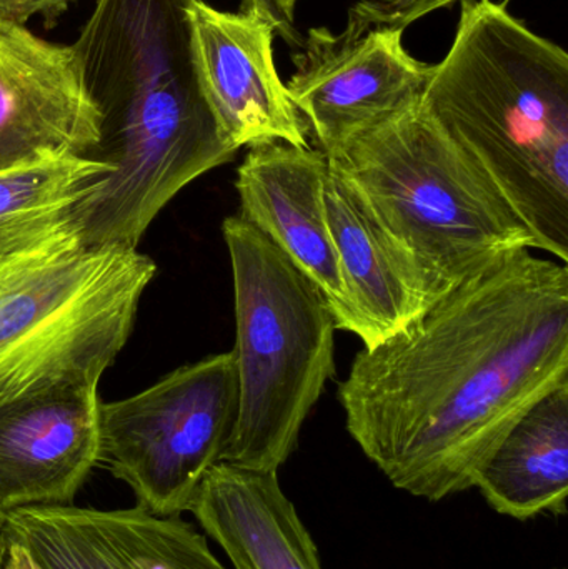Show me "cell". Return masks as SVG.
Wrapping results in <instances>:
<instances>
[{
  "instance_id": "1",
  "label": "cell",
  "mask_w": 568,
  "mask_h": 569,
  "mask_svg": "<svg viewBox=\"0 0 568 569\" xmlns=\"http://www.w3.org/2000/svg\"><path fill=\"white\" fill-rule=\"evenodd\" d=\"M568 385V269L516 253L353 358L347 430L399 490L427 501L474 488L517 421Z\"/></svg>"
},
{
  "instance_id": "2",
  "label": "cell",
  "mask_w": 568,
  "mask_h": 569,
  "mask_svg": "<svg viewBox=\"0 0 568 569\" xmlns=\"http://www.w3.org/2000/svg\"><path fill=\"white\" fill-rule=\"evenodd\" d=\"M113 167L79 212L83 246L137 247L167 203L237 150L197 82L183 0H97L72 43Z\"/></svg>"
},
{
  "instance_id": "3",
  "label": "cell",
  "mask_w": 568,
  "mask_h": 569,
  "mask_svg": "<svg viewBox=\"0 0 568 569\" xmlns=\"http://www.w3.org/2000/svg\"><path fill=\"white\" fill-rule=\"evenodd\" d=\"M422 103L536 237L568 260V53L507 2L462 0Z\"/></svg>"
},
{
  "instance_id": "4",
  "label": "cell",
  "mask_w": 568,
  "mask_h": 569,
  "mask_svg": "<svg viewBox=\"0 0 568 569\" xmlns=\"http://www.w3.org/2000/svg\"><path fill=\"white\" fill-rule=\"evenodd\" d=\"M327 160L409 267L427 308L516 253L539 249L422 102L353 137Z\"/></svg>"
},
{
  "instance_id": "5",
  "label": "cell",
  "mask_w": 568,
  "mask_h": 569,
  "mask_svg": "<svg viewBox=\"0 0 568 569\" xmlns=\"http://www.w3.org/2000/svg\"><path fill=\"white\" fill-rule=\"evenodd\" d=\"M236 303L237 415L220 461L279 471L336 375L326 298L256 227L227 217Z\"/></svg>"
},
{
  "instance_id": "6",
  "label": "cell",
  "mask_w": 568,
  "mask_h": 569,
  "mask_svg": "<svg viewBox=\"0 0 568 569\" xmlns=\"http://www.w3.org/2000/svg\"><path fill=\"white\" fill-rule=\"evenodd\" d=\"M157 267L137 247H77L0 273V405L99 385Z\"/></svg>"
},
{
  "instance_id": "7",
  "label": "cell",
  "mask_w": 568,
  "mask_h": 569,
  "mask_svg": "<svg viewBox=\"0 0 568 569\" xmlns=\"http://www.w3.org/2000/svg\"><path fill=\"white\" fill-rule=\"evenodd\" d=\"M232 351L183 365L152 387L100 403V453L140 507L159 517L190 511L222 458L237 415Z\"/></svg>"
},
{
  "instance_id": "8",
  "label": "cell",
  "mask_w": 568,
  "mask_h": 569,
  "mask_svg": "<svg viewBox=\"0 0 568 569\" xmlns=\"http://www.w3.org/2000/svg\"><path fill=\"white\" fill-rule=\"evenodd\" d=\"M286 83L326 157L370 127L422 102L434 63L403 46V30L347 20L340 33L312 27L292 56Z\"/></svg>"
},
{
  "instance_id": "9",
  "label": "cell",
  "mask_w": 568,
  "mask_h": 569,
  "mask_svg": "<svg viewBox=\"0 0 568 569\" xmlns=\"http://www.w3.org/2000/svg\"><path fill=\"white\" fill-rule=\"evenodd\" d=\"M197 82L220 137L242 147H309V127L290 100L273 57L276 27L253 12L183 0Z\"/></svg>"
},
{
  "instance_id": "10",
  "label": "cell",
  "mask_w": 568,
  "mask_h": 569,
  "mask_svg": "<svg viewBox=\"0 0 568 569\" xmlns=\"http://www.w3.org/2000/svg\"><path fill=\"white\" fill-rule=\"evenodd\" d=\"M102 113L72 43L0 23V170L60 153L92 156Z\"/></svg>"
},
{
  "instance_id": "11",
  "label": "cell",
  "mask_w": 568,
  "mask_h": 569,
  "mask_svg": "<svg viewBox=\"0 0 568 569\" xmlns=\"http://www.w3.org/2000/svg\"><path fill=\"white\" fill-rule=\"evenodd\" d=\"M329 173L326 153L310 146L272 142L250 147L237 169L239 216L319 288L337 330L353 333L356 311L327 217Z\"/></svg>"
},
{
  "instance_id": "12",
  "label": "cell",
  "mask_w": 568,
  "mask_h": 569,
  "mask_svg": "<svg viewBox=\"0 0 568 569\" xmlns=\"http://www.w3.org/2000/svg\"><path fill=\"white\" fill-rule=\"evenodd\" d=\"M9 540L39 569H226L179 517L129 510L23 507L6 511Z\"/></svg>"
},
{
  "instance_id": "13",
  "label": "cell",
  "mask_w": 568,
  "mask_h": 569,
  "mask_svg": "<svg viewBox=\"0 0 568 569\" xmlns=\"http://www.w3.org/2000/svg\"><path fill=\"white\" fill-rule=\"evenodd\" d=\"M99 385L0 405V511L72 505L100 453Z\"/></svg>"
},
{
  "instance_id": "14",
  "label": "cell",
  "mask_w": 568,
  "mask_h": 569,
  "mask_svg": "<svg viewBox=\"0 0 568 569\" xmlns=\"http://www.w3.org/2000/svg\"><path fill=\"white\" fill-rule=\"evenodd\" d=\"M190 513L236 569H322L279 471L219 461L203 478Z\"/></svg>"
},
{
  "instance_id": "15",
  "label": "cell",
  "mask_w": 568,
  "mask_h": 569,
  "mask_svg": "<svg viewBox=\"0 0 568 569\" xmlns=\"http://www.w3.org/2000/svg\"><path fill=\"white\" fill-rule=\"evenodd\" d=\"M113 173L93 156L60 153L0 170V273L82 246L80 206Z\"/></svg>"
},
{
  "instance_id": "16",
  "label": "cell",
  "mask_w": 568,
  "mask_h": 569,
  "mask_svg": "<svg viewBox=\"0 0 568 569\" xmlns=\"http://www.w3.org/2000/svg\"><path fill=\"white\" fill-rule=\"evenodd\" d=\"M326 209L363 348L402 333L427 310L422 290L376 223L343 183L329 173Z\"/></svg>"
},
{
  "instance_id": "17",
  "label": "cell",
  "mask_w": 568,
  "mask_h": 569,
  "mask_svg": "<svg viewBox=\"0 0 568 569\" xmlns=\"http://www.w3.org/2000/svg\"><path fill=\"white\" fill-rule=\"evenodd\" d=\"M487 503L526 521L567 515L568 385L537 401L507 433L474 481Z\"/></svg>"
},
{
  "instance_id": "18",
  "label": "cell",
  "mask_w": 568,
  "mask_h": 569,
  "mask_svg": "<svg viewBox=\"0 0 568 569\" xmlns=\"http://www.w3.org/2000/svg\"><path fill=\"white\" fill-rule=\"evenodd\" d=\"M462 0H356L349 19L359 26L406 30L417 20Z\"/></svg>"
},
{
  "instance_id": "19",
  "label": "cell",
  "mask_w": 568,
  "mask_h": 569,
  "mask_svg": "<svg viewBox=\"0 0 568 569\" xmlns=\"http://www.w3.org/2000/svg\"><path fill=\"white\" fill-rule=\"evenodd\" d=\"M73 0H0V23L26 27L33 17H42L47 29L56 26Z\"/></svg>"
},
{
  "instance_id": "20",
  "label": "cell",
  "mask_w": 568,
  "mask_h": 569,
  "mask_svg": "<svg viewBox=\"0 0 568 569\" xmlns=\"http://www.w3.org/2000/svg\"><path fill=\"white\" fill-rule=\"evenodd\" d=\"M297 3L299 0H240V10L266 17L276 27V33L297 49L302 42L293 27Z\"/></svg>"
},
{
  "instance_id": "21",
  "label": "cell",
  "mask_w": 568,
  "mask_h": 569,
  "mask_svg": "<svg viewBox=\"0 0 568 569\" xmlns=\"http://www.w3.org/2000/svg\"><path fill=\"white\" fill-rule=\"evenodd\" d=\"M6 569H39L33 563L26 548L20 547L16 541L9 540V555H7Z\"/></svg>"
},
{
  "instance_id": "22",
  "label": "cell",
  "mask_w": 568,
  "mask_h": 569,
  "mask_svg": "<svg viewBox=\"0 0 568 569\" xmlns=\"http://www.w3.org/2000/svg\"><path fill=\"white\" fill-rule=\"evenodd\" d=\"M7 555H9V537H7L6 515L0 511V569H6Z\"/></svg>"
}]
</instances>
